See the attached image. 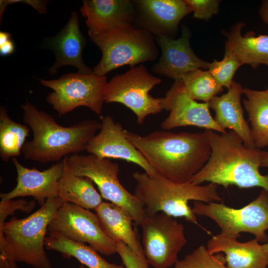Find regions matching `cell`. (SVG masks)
Returning a JSON list of instances; mask_svg holds the SVG:
<instances>
[{
    "mask_svg": "<svg viewBox=\"0 0 268 268\" xmlns=\"http://www.w3.org/2000/svg\"><path fill=\"white\" fill-rule=\"evenodd\" d=\"M125 134L158 174L174 182H190L211 154L204 132L155 131L143 136L126 130Z\"/></svg>",
    "mask_w": 268,
    "mask_h": 268,
    "instance_id": "6da1fadb",
    "label": "cell"
},
{
    "mask_svg": "<svg viewBox=\"0 0 268 268\" xmlns=\"http://www.w3.org/2000/svg\"><path fill=\"white\" fill-rule=\"evenodd\" d=\"M211 152L204 167L190 182H209L224 188L260 187L268 192V174L262 175L261 149L246 146L240 137L229 130L219 133L205 130Z\"/></svg>",
    "mask_w": 268,
    "mask_h": 268,
    "instance_id": "7a4b0ae2",
    "label": "cell"
},
{
    "mask_svg": "<svg viewBox=\"0 0 268 268\" xmlns=\"http://www.w3.org/2000/svg\"><path fill=\"white\" fill-rule=\"evenodd\" d=\"M21 108L23 121L33 133L32 139L26 141L22 149L26 160L42 163L57 162L68 155L86 150L88 142L101 127V123L94 120L65 127L28 101Z\"/></svg>",
    "mask_w": 268,
    "mask_h": 268,
    "instance_id": "3957f363",
    "label": "cell"
},
{
    "mask_svg": "<svg viewBox=\"0 0 268 268\" xmlns=\"http://www.w3.org/2000/svg\"><path fill=\"white\" fill-rule=\"evenodd\" d=\"M65 202L60 197L48 199L45 203L28 216L6 218L23 205L17 200L0 201V249L9 246L13 261L34 268H52L44 247L48 227L57 210Z\"/></svg>",
    "mask_w": 268,
    "mask_h": 268,
    "instance_id": "277c9868",
    "label": "cell"
},
{
    "mask_svg": "<svg viewBox=\"0 0 268 268\" xmlns=\"http://www.w3.org/2000/svg\"><path fill=\"white\" fill-rule=\"evenodd\" d=\"M133 177L135 181L134 194L142 203L148 215L161 211L173 217H184L198 225L189 201L194 200L208 203L220 202L222 200L218 192V185L215 184L177 183L158 174L151 176L145 172H134Z\"/></svg>",
    "mask_w": 268,
    "mask_h": 268,
    "instance_id": "5b68a950",
    "label": "cell"
},
{
    "mask_svg": "<svg viewBox=\"0 0 268 268\" xmlns=\"http://www.w3.org/2000/svg\"><path fill=\"white\" fill-rule=\"evenodd\" d=\"M89 36L102 53L92 69L100 76L124 66L154 61L158 54L153 35L133 24Z\"/></svg>",
    "mask_w": 268,
    "mask_h": 268,
    "instance_id": "8992f818",
    "label": "cell"
},
{
    "mask_svg": "<svg viewBox=\"0 0 268 268\" xmlns=\"http://www.w3.org/2000/svg\"><path fill=\"white\" fill-rule=\"evenodd\" d=\"M67 162L74 174L91 179L103 199L124 209L135 224L141 226L147 216L144 206L120 183L118 163L93 154L78 153L67 156Z\"/></svg>",
    "mask_w": 268,
    "mask_h": 268,
    "instance_id": "52a82bcc",
    "label": "cell"
},
{
    "mask_svg": "<svg viewBox=\"0 0 268 268\" xmlns=\"http://www.w3.org/2000/svg\"><path fill=\"white\" fill-rule=\"evenodd\" d=\"M39 80L42 85L53 90L46 99L60 116L81 106L101 116L107 83L105 76L93 72L68 73L58 79Z\"/></svg>",
    "mask_w": 268,
    "mask_h": 268,
    "instance_id": "ba28073f",
    "label": "cell"
},
{
    "mask_svg": "<svg viewBox=\"0 0 268 268\" xmlns=\"http://www.w3.org/2000/svg\"><path fill=\"white\" fill-rule=\"evenodd\" d=\"M195 215L212 219L221 233L236 237L241 232L254 235L259 242H268V192L262 189L258 197L242 208L236 209L222 203H205L195 201L192 208Z\"/></svg>",
    "mask_w": 268,
    "mask_h": 268,
    "instance_id": "9c48e42d",
    "label": "cell"
},
{
    "mask_svg": "<svg viewBox=\"0 0 268 268\" xmlns=\"http://www.w3.org/2000/svg\"><path fill=\"white\" fill-rule=\"evenodd\" d=\"M161 82V80L149 73L143 65L131 67L126 72L116 75L107 82L104 102L123 104L134 113L137 123L142 125L149 115L163 110L161 98L149 94V91Z\"/></svg>",
    "mask_w": 268,
    "mask_h": 268,
    "instance_id": "30bf717a",
    "label": "cell"
},
{
    "mask_svg": "<svg viewBox=\"0 0 268 268\" xmlns=\"http://www.w3.org/2000/svg\"><path fill=\"white\" fill-rule=\"evenodd\" d=\"M143 251L154 268L175 265L178 255L187 243L182 223L164 212L147 215L141 225Z\"/></svg>",
    "mask_w": 268,
    "mask_h": 268,
    "instance_id": "8fae6325",
    "label": "cell"
},
{
    "mask_svg": "<svg viewBox=\"0 0 268 268\" xmlns=\"http://www.w3.org/2000/svg\"><path fill=\"white\" fill-rule=\"evenodd\" d=\"M48 231L75 242L88 243L105 256L117 253L115 242L104 232L96 213L70 203L64 202L58 208Z\"/></svg>",
    "mask_w": 268,
    "mask_h": 268,
    "instance_id": "7c38bea8",
    "label": "cell"
},
{
    "mask_svg": "<svg viewBox=\"0 0 268 268\" xmlns=\"http://www.w3.org/2000/svg\"><path fill=\"white\" fill-rule=\"evenodd\" d=\"M161 106L163 110L169 111L168 116L161 124L164 130L195 126L219 133L226 132L211 115L208 103L198 102L190 98L181 80L175 81L165 96L161 98Z\"/></svg>",
    "mask_w": 268,
    "mask_h": 268,
    "instance_id": "4fadbf2b",
    "label": "cell"
},
{
    "mask_svg": "<svg viewBox=\"0 0 268 268\" xmlns=\"http://www.w3.org/2000/svg\"><path fill=\"white\" fill-rule=\"evenodd\" d=\"M100 129L89 140L86 151L97 156L120 159L134 163L153 176L157 173L142 153L128 139L121 124L110 116L102 118Z\"/></svg>",
    "mask_w": 268,
    "mask_h": 268,
    "instance_id": "5bb4252c",
    "label": "cell"
},
{
    "mask_svg": "<svg viewBox=\"0 0 268 268\" xmlns=\"http://www.w3.org/2000/svg\"><path fill=\"white\" fill-rule=\"evenodd\" d=\"M134 6V21L137 28L146 30L156 37L172 38L180 21L192 12L185 0H132Z\"/></svg>",
    "mask_w": 268,
    "mask_h": 268,
    "instance_id": "9a60e30c",
    "label": "cell"
},
{
    "mask_svg": "<svg viewBox=\"0 0 268 268\" xmlns=\"http://www.w3.org/2000/svg\"><path fill=\"white\" fill-rule=\"evenodd\" d=\"M191 33L184 26L181 37L177 39L160 36L155 39L162 51L158 63L152 67L153 72L165 75L175 81L180 80L187 73L198 69H207L209 63L200 59L192 50Z\"/></svg>",
    "mask_w": 268,
    "mask_h": 268,
    "instance_id": "2e32d148",
    "label": "cell"
},
{
    "mask_svg": "<svg viewBox=\"0 0 268 268\" xmlns=\"http://www.w3.org/2000/svg\"><path fill=\"white\" fill-rule=\"evenodd\" d=\"M17 172V184L10 192L1 193L2 201L31 196L41 206L48 199L58 197V185L66 163V157L49 168L39 171L24 167L16 157L12 158Z\"/></svg>",
    "mask_w": 268,
    "mask_h": 268,
    "instance_id": "e0dca14e",
    "label": "cell"
},
{
    "mask_svg": "<svg viewBox=\"0 0 268 268\" xmlns=\"http://www.w3.org/2000/svg\"><path fill=\"white\" fill-rule=\"evenodd\" d=\"M80 12L91 35L133 24L134 9L129 0H84Z\"/></svg>",
    "mask_w": 268,
    "mask_h": 268,
    "instance_id": "ac0fdd59",
    "label": "cell"
},
{
    "mask_svg": "<svg viewBox=\"0 0 268 268\" xmlns=\"http://www.w3.org/2000/svg\"><path fill=\"white\" fill-rule=\"evenodd\" d=\"M211 254L223 253L228 268H267L268 253L257 239L240 242L237 238L222 233L207 242Z\"/></svg>",
    "mask_w": 268,
    "mask_h": 268,
    "instance_id": "d6986e66",
    "label": "cell"
},
{
    "mask_svg": "<svg viewBox=\"0 0 268 268\" xmlns=\"http://www.w3.org/2000/svg\"><path fill=\"white\" fill-rule=\"evenodd\" d=\"M85 44L80 31L78 14L73 11L66 26L48 42L56 55L55 62L49 69L50 74H56L60 67L68 65L76 67L80 73L93 72L83 62L82 51Z\"/></svg>",
    "mask_w": 268,
    "mask_h": 268,
    "instance_id": "ffe728a7",
    "label": "cell"
},
{
    "mask_svg": "<svg viewBox=\"0 0 268 268\" xmlns=\"http://www.w3.org/2000/svg\"><path fill=\"white\" fill-rule=\"evenodd\" d=\"M243 88L233 81L226 93L213 97L208 103L215 112L214 120L221 128L234 131L246 146L254 148L251 128L244 118L241 103Z\"/></svg>",
    "mask_w": 268,
    "mask_h": 268,
    "instance_id": "44dd1931",
    "label": "cell"
},
{
    "mask_svg": "<svg viewBox=\"0 0 268 268\" xmlns=\"http://www.w3.org/2000/svg\"><path fill=\"white\" fill-rule=\"evenodd\" d=\"M94 210L103 230L110 239L124 243L137 254L144 253L132 226L133 219L127 211L112 202L104 201Z\"/></svg>",
    "mask_w": 268,
    "mask_h": 268,
    "instance_id": "7402d4cb",
    "label": "cell"
},
{
    "mask_svg": "<svg viewBox=\"0 0 268 268\" xmlns=\"http://www.w3.org/2000/svg\"><path fill=\"white\" fill-rule=\"evenodd\" d=\"M245 24L238 22L226 32L225 45L234 53L242 65L248 64L257 68L261 64L268 66V35L249 32L244 36L241 30Z\"/></svg>",
    "mask_w": 268,
    "mask_h": 268,
    "instance_id": "603a6c76",
    "label": "cell"
},
{
    "mask_svg": "<svg viewBox=\"0 0 268 268\" xmlns=\"http://www.w3.org/2000/svg\"><path fill=\"white\" fill-rule=\"evenodd\" d=\"M67 157L58 183V197L65 202L95 210L103 202L102 197L95 188L91 179L73 173L67 163Z\"/></svg>",
    "mask_w": 268,
    "mask_h": 268,
    "instance_id": "cb8c5ba5",
    "label": "cell"
},
{
    "mask_svg": "<svg viewBox=\"0 0 268 268\" xmlns=\"http://www.w3.org/2000/svg\"><path fill=\"white\" fill-rule=\"evenodd\" d=\"M45 246L47 250L60 253L66 258L76 259L82 264L79 268H125L108 262L91 246L72 241L59 233L49 232Z\"/></svg>",
    "mask_w": 268,
    "mask_h": 268,
    "instance_id": "d4e9b609",
    "label": "cell"
},
{
    "mask_svg": "<svg viewBox=\"0 0 268 268\" xmlns=\"http://www.w3.org/2000/svg\"><path fill=\"white\" fill-rule=\"evenodd\" d=\"M246 99L243 100L251 124L255 147L268 146V91L243 88Z\"/></svg>",
    "mask_w": 268,
    "mask_h": 268,
    "instance_id": "484cf974",
    "label": "cell"
},
{
    "mask_svg": "<svg viewBox=\"0 0 268 268\" xmlns=\"http://www.w3.org/2000/svg\"><path fill=\"white\" fill-rule=\"evenodd\" d=\"M30 131L27 125L12 120L5 107H0V157L3 162L20 155Z\"/></svg>",
    "mask_w": 268,
    "mask_h": 268,
    "instance_id": "4316f807",
    "label": "cell"
},
{
    "mask_svg": "<svg viewBox=\"0 0 268 268\" xmlns=\"http://www.w3.org/2000/svg\"><path fill=\"white\" fill-rule=\"evenodd\" d=\"M187 95L196 101L208 103L223 87L207 70L198 69L186 74L182 78Z\"/></svg>",
    "mask_w": 268,
    "mask_h": 268,
    "instance_id": "83f0119b",
    "label": "cell"
},
{
    "mask_svg": "<svg viewBox=\"0 0 268 268\" xmlns=\"http://www.w3.org/2000/svg\"><path fill=\"white\" fill-rule=\"evenodd\" d=\"M226 259L220 253L212 254L202 245L187 255L182 260H178L175 268H228Z\"/></svg>",
    "mask_w": 268,
    "mask_h": 268,
    "instance_id": "f1b7e54d",
    "label": "cell"
},
{
    "mask_svg": "<svg viewBox=\"0 0 268 268\" xmlns=\"http://www.w3.org/2000/svg\"><path fill=\"white\" fill-rule=\"evenodd\" d=\"M242 64L233 51L225 46V54L220 61L214 60L209 63L207 70L222 87L228 89L233 82V77Z\"/></svg>",
    "mask_w": 268,
    "mask_h": 268,
    "instance_id": "f546056e",
    "label": "cell"
},
{
    "mask_svg": "<svg viewBox=\"0 0 268 268\" xmlns=\"http://www.w3.org/2000/svg\"><path fill=\"white\" fill-rule=\"evenodd\" d=\"M115 243L116 252L120 256L125 268H149L144 253L137 254L121 241Z\"/></svg>",
    "mask_w": 268,
    "mask_h": 268,
    "instance_id": "4dcf8cb0",
    "label": "cell"
},
{
    "mask_svg": "<svg viewBox=\"0 0 268 268\" xmlns=\"http://www.w3.org/2000/svg\"><path fill=\"white\" fill-rule=\"evenodd\" d=\"M194 12L196 18L208 20L217 13L220 0H185Z\"/></svg>",
    "mask_w": 268,
    "mask_h": 268,
    "instance_id": "1f68e13d",
    "label": "cell"
},
{
    "mask_svg": "<svg viewBox=\"0 0 268 268\" xmlns=\"http://www.w3.org/2000/svg\"><path fill=\"white\" fill-rule=\"evenodd\" d=\"M23 3L30 5L40 14H44L47 12V4L48 1L40 0H0V21L1 23L2 15L6 7L15 3Z\"/></svg>",
    "mask_w": 268,
    "mask_h": 268,
    "instance_id": "d6a6232c",
    "label": "cell"
},
{
    "mask_svg": "<svg viewBox=\"0 0 268 268\" xmlns=\"http://www.w3.org/2000/svg\"><path fill=\"white\" fill-rule=\"evenodd\" d=\"M14 45L10 40L0 46V55L1 56H6L12 54L14 52Z\"/></svg>",
    "mask_w": 268,
    "mask_h": 268,
    "instance_id": "836d02e7",
    "label": "cell"
},
{
    "mask_svg": "<svg viewBox=\"0 0 268 268\" xmlns=\"http://www.w3.org/2000/svg\"><path fill=\"white\" fill-rule=\"evenodd\" d=\"M259 13L262 20L268 26V0L262 1Z\"/></svg>",
    "mask_w": 268,
    "mask_h": 268,
    "instance_id": "e575fe53",
    "label": "cell"
},
{
    "mask_svg": "<svg viewBox=\"0 0 268 268\" xmlns=\"http://www.w3.org/2000/svg\"><path fill=\"white\" fill-rule=\"evenodd\" d=\"M11 34L7 32H0V46L10 40Z\"/></svg>",
    "mask_w": 268,
    "mask_h": 268,
    "instance_id": "d590c367",
    "label": "cell"
},
{
    "mask_svg": "<svg viewBox=\"0 0 268 268\" xmlns=\"http://www.w3.org/2000/svg\"><path fill=\"white\" fill-rule=\"evenodd\" d=\"M261 167H268V151H261Z\"/></svg>",
    "mask_w": 268,
    "mask_h": 268,
    "instance_id": "8d00e7d4",
    "label": "cell"
},
{
    "mask_svg": "<svg viewBox=\"0 0 268 268\" xmlns=\"http://www.w3.org/2000/svg\"><path fill=\"white\" fill-rule=\"evenodd\" d=\"M264 249L268 253V242L263 245Z\"/></svg>",
    "mask_w": 268,
    "mask_h": 268,
    "instance_id": "74e56055",
    "label": "cell"
},
{
    "mask_svg": "<svg viewBox=\"0 0 268 268\" xmlns=\"http://www.w3.org/2000/svg\"><path fill=\"white\" fill-rule=\"evenodd\" d=\"M267 90L268 91V88Z\"/></svg>",
    "mask_w": 268,
    "mask_h": 268,
    "instance_id": "f35d334b",
    "label": "cell"
}]
</instances>
